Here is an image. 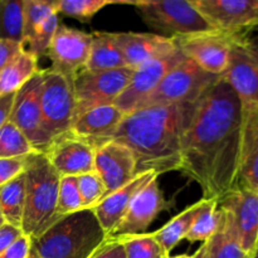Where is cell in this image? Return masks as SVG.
<instances>
[{
    "instance_id": "obj_33",
    "label": "cell",
    "mask_w": 258,
    "mask_h": 258,
    "mask_svg": "<svg viewBox=\"0 0 258 258\" xmlns=\"http://www.w3.org/2000/svg\"><path fill=\"white\" fill-rule=\"evenodd\" d=\"M111 4L112 0H57V12L76 18L83 23H90L100 10Z\"/></svg>"
},
{
    "instance_id": "obj_35",
    "label": "cell",
    "mask_w": 258,
    "mask_h": 258,
    "mask_svg": "<svg viewBox=\"0 0 258 258\" xmlns=\"http://www.w3.org/2000/svg\"><path fill=\"white\" fill-rule=\"evenodd\" d=\"M77 183L85 209H92L107 196V189L96 171L78 175Z\"/></svg>"
},
{
    "instance_id": "obj_49",
    "label": "cell",
    "mask_w": 258,
    "mask_h": 258,
    "mask_svg": "<svg viewBox=\"0 0 258 258\" xmlns=\"http://www.w3.org/2000/svg\"><path fill=\"white\" fill-rule=\"evenodd\" d=\"M256 29H258V28H256Z\"/></svg>"
},
{
    "instance_id": "obj_14",
    "label": "cell",
    "mask_w": 258,
    "mask_h": 258,
    "mask_svg": "<svg viewBox=\"0 0 258 258\" xmlns=\"http://www.w3.org/2000/svg\"><path fill=\"white\" fill-rule=\"evenodd\" d=\"M176 48L211 75L223 76L228 66L232 35L212 30L174 38Z\"/></svg>"
},
{
    "instance_id": "obj_7",
    "label": "cell",
    "mask_w": 258,
    "mask_h": 258,
    "mask_svg": "<svg viewBox=\"0 0 258 258\" xmlns=\"http://www.w3.org/2000/svg\"><path fill=\"white\" fill-rule=\"evenodd\" d=\"M40 92L43 128L52 143L71 133L76 113L73 80L49 68L42 71Z\"/></svg>"
},
{
    "instance_id": "obj_44",
    "label": "cell",
    "mask_w": 258,
    "mask_h": 258,
    "mask_svg": "<svg viewBox=\"0 0 258 258\" xmlns=\"http://www.w3.org/2000/svg\"><path fill=\"white\" fill-rule=\"evenodd\" d=\"M168 258H193V256H189V254H180V256H174V257H168Z\"/></svg>"
},
{
    "instance_id": "obj_46",
    "label": "cell",
    "mask_w": 258,
    "mask_h": 258,
    "mask_svg": "<svg viewBox=\"0 0 258 258\" xmlns=\"http://www.w3.org/2000/svg\"><path fill=\"white\" fill-rule=\"evenodd\" d=\"M5 222H4V219H3V216H2V213H0V226H3V224H4Z\"/></svg>"
},
{
    "instance_id": "obj_30",
    "label": "cell",
    "mask_w": 258,
    "mask_h": 258,
    "mask_svg": "<svg viewBox=\"0 0 258 258\" xmlns=\"http://www.w3.org/2000/svg\"><path fill=\"white\" fill-rule=\"evenodd\" d=\"M38 153L27 136L10 121L0 127V159L27 158Z\"/></svg>"
},
{
    "instance_id": "obj_25",
    "label": "cell",
    "mask_w": 258,
    "mask_h": 258,
    "mask_svg": "<svg viewBox=\"0 0 258 258\" xmlns=\"http://www.w3.org/2000/svg\"><path fill=\"white\" fill-rule=\"evenodd\" d=\"M38 70V59L22 49L0 70V96L17 93Z\"/></svg>"
},
{
    "instance_id": "obj_27",
    "label": "cell",
    "mask_w": 258,
    "mask_h": 258,
    "mask_svg": "<svg viewBox=\"0 0 258 258\" xmlns=\"http://www.w3.org/2000/svg\"><path fill=\"white\" fill-rule=\"evenodd\" d=\"M202 206H203V198L193 206L184 209L181 213H179L169 223H166L163 228L153 232L156 241L160 243V246L163 247L166 253H170L178 246L179 242L185 238L189 229L191 228V224H193L197 214L201 211Z\"/></svg>"
},
{
    "instance_id": "obj_15",
    "label": "cell",
    "mask_w": 258,
    "mask_h": 258,
    "mask_svg": "<svg viewBox=\"0 0 258 258\" xmlns=\"http://www.w3.org/2000/svg\"><path fill=\"white\" fill-rule=\"evenodd\" d=\"M218 206L228 212L242 247L253 258L258 248V191L237 185L218 199Z\"/></svg>"
},
{
    "instance_id": "obj_24",
    "label": "cell",
    "mask_w": 258,
    "mask_h": 258,
    "mask_svg": "<svg viewBox=\"0 0 258 258\" xmlns=\"http://www.w3.org/2000/svg\"><path fill=\"white\" fill-rule=\"evenodd\" d=\"M126 62L113 33L95 32L92 34L90 55L85 70L111 71L125 68Z\"/></svg>"
},
{
    "instance_id": "obj_31",
    "label": "cell",
    "mask_w": 258,
    "mask_h": 258,
    "mask_svg": "<svg viewBox=\"0 0 258 258\" xmlns=\"http://www.w3.org/2000/svg\"><path fill=\"white\" fill-rule=\"evenodd\" d=\"M125 248L126 258H168L154 233L133 234L118 237Z\"/></svg>"
},
{
    "instance_id": "obj_20",
    "label": "cell",
    "mask_w": 258,
    "mask_h": 258,
    "mask_svg": "<svg viewBox=\"0 0 258 258\" xmlns=\"http://www.w3.org/2000/svg\"><path fill=\"white\" fill-rule=\"evenodd\" d=\"M125 116L115 105L100 106L78 116L73 121L71 134L87 141L96 150L111 141Z\"/></svg>"
},
{
    "instance_id": "obj_36",
    "label": "cell",
    "mask_w": 258,
    "mask_h": 258,
    "mask_svg": "<svg viewBox=\"0 0 258 258\" xmlns=\"http://www.w3.org/2000/svg\"><path fill=\"white\" fill-rule=\"evenodd\" d=\"M57 12L55 2L43 0H24V40L32 34L33 30L44 22L48 17Z\"/></svg>"
},
{
    "instance_id": "obj_17",
    "label": "cell",
    "mask_w": 258,
    "mask_h": 258,
    "mask_svg": "<svg viewBox=\"0 0 258 258\" xmlns=\"http://www.w3.org/2000/svg\"><path fill=\"white\" fill-rule=\"evenodd\" d=\"M95 171L102 179L107 194L118 190L138 176L133 151L112 140L95 150Z\"/></svg>"
},
{
    "instance_id": "obj_45",
    "label": "cell",
    "mask_w": 258,
    "mask_h": 258,
    "mask_svg": "<svg viewBox=\"0 0 258 258\" xmlns=\"http://www.w3.org/2000/svg\"><path fill=\"white\" fill-rule=\"evenodd\" d=\"M28 258H39V257H38L37 254H35V253H33V252H30L29 257H28Z\"/></svg>"
},
{
    "instance_id": "obj_32",
    "label": "cell",
    "mask_w": 258,
    "mask_h": 258,
    "mask_svg": "<svg viewBox=\"0 0 258 258\" xmlns=\"http://www.w3.org/2000/svg\"><path fill=\"white\" fill-rule=\"evenodd\" d=\"M58 25H59L58 13H54L48 17L44 22L40 23L33 30L32 34L24 40V49L34 55L37 59L40 55L47 54V50L52 43Z\"/></svg>"
},
{
    "instance_id": "obj_5",
    "label": "cell",
    "mask_w": 258,
    "mask_h": 258,
    "mask_svg": "<svg viewBox=\"0 0 258 258\" xmlns=\"http://www.w3.org/2000/svg\"><path fill=\"white\" fill-rule=\"evenodd\" d=\"M134 5L146 25L163 33L164 37L176 38L214 30L206 22L191 2L184 0H139Z\"/></svg>"
},
{
    "instance_id": "obj_19",
    "label": "cell",
    "mask_w": 258,
    "mask_h": 258,
    "mask_svg": "<svg viewBox=\"0 0 258 258\" xmlns=\"http://www.w3.org/2000/svg\"><path fill=\"white\" fill-rule=\"evenodd\" d=\"M116 43L125 58L126 67H141L156 58L164 57L176 49L174 38L153 33H113Z\"/></svg>"
},
{
    "instance_id": "obj_43",
    "label": "cell",
    "mask_w": 258,
    "mask_h": 258,
    "mask_svg": "<svg viewBox=\"0 0 258 258\" xmlns=\"http://www.w3.org/2000/svg\"><path fill=\"white\" fill-rule=\"evenodd\" d=\"M193 258H208V256H207V243L206 242H204V243L202 244L198 249H197L196 253L193 254Z\"/></svg>"
},
{
    "instance_id": "obj_10",
    "label": "cell",
    "mask_w": 258,
    "mask_h": 258,
    "mask_svg": "<svg viewBox=\"0 0 258 258\" xmlns=\"http://www.w3.org/2000/svg\"><path fill=\"white\" fill-rule=\"evenodd\" d=\"M193 7L217 32L228 35L258 28V0H190Z\"/></svg>"
},
{
    "instance_id": "obj_12",
    "label": "cell",
    "mask_w": 258,
    "mask_h": 258,
    "mask_svg": "<svg viewBox=\"0 0 258 258\" xmlns=\"http://www.w3.org/2000/svg\"><path fill=\"white\" fill-rule=\"evenodd\" d=\"M184 58L185 55L176 48L174 52L150 60L134 70L130 82L113 105L120 108L125 115L138 110L160 85L166 73L170 72Z\"/></svg>"
},
{
    "instance_id": "obj_34",
    "label": "cell",
    "mask_w": 258,
    "mask_h": 258,
    "mask_svg": "<svg viewBox=\"0 0 258 258\" xmlns=\"http://www.w3.org/2000/svg\"><path fill=\"white\" fill-rule=\"evenodd\" d=\"M82 209L85 208L78 190L77 176H60L59 188H58L57 216L60 218Z\"/></svg>"
},
{
    "instance_id": "obj_6",
    "label": "cell",
    "mask_w": 258,
    "mask_h": 258,
    "mask_svg": "<svg viewBox=\"0 0 258 258\" xmlns=\"http://www.w3.org/2000/svg\"><path fill=\"white\" fill-rule=\"evenodd\" d=\"M222 76L211 75L198 64L184 58L175 66L143 102L141 107L156 105H185L196 103L204 92Z\"/></svg>"
},
{
    "instance_id": "obj_47",
    "label": "cell",
    "mask_w": 258,
    "mask_h": 258,
    "mask_svg": "<svg viewBox=\"0 0 258 258\" xmlns=\"http://www.w3.org/2000/svg\"><path fill=\"white\" fill-rule=\"evenodd\" d=\"M252 38H253V40H254V42H256L257 44H258V37H256V38H254V37H252Z\"/></svg>"
},
{
    "instance_id": "obj_29",
    "label": "cell",
    "mask_w": 258,
    "mask_h": 258,
    "mask_svg": "<svg viewBox=\"0 0 258 258\" xmlns=\"http://www.w3.org/2000/svg\"><path fill=\"white\" fill-rule=\"evenodd\" d=\"M218 199L203 198V206L197 214L185 239H188L190 243H196V242H203L204 243V242H207L216 232L217 226H218Z\"/></svg>"
},
{
    "instance_id": "obj_42",
    "label": "cell",
    "mask_w": 258,
    "mask_h": 258,
    "mask_svg": "<svg viewBox=\"0 0 258 258\" xmlns=\"http://www.w3.org/2000/svg\"><path fill=\"white\" fill-rule=\"evenodd\" d=\"M15 93L0 96V127L9 121L12 113L13 103H14Z\"/></svg>"
},
{
    "instance_id": "obj_16",
    "label": "cell",
    "mask_w": 258,
    "mask_h": 258,
    "mask_svg": "<svg viewBox=\"0 0 258 258\" xmlns=\"http://www.w3.org/2000/svg\"><path fill=\"white\" fill-rule=\"evenodd\" d=\"M168 208L169 204L164 198L156 176L134 197L113 236L122 237L146 233V229L155 221L156 217Z\"/></svg>"
},
{
    "instance_id": "obj_21",
    "label": "cell",
    "mask_w": 258,
    "mask_h": 258,
    "mask_svg": "<svg viewBox=\"0 0 258 258\" xmlns=\"http://www.w3.org/2000/svg\"><path fill=\"white\" fill-rule=\"evenodd\" d=\"M156 176L159 175L154 171L138 174L134 180L118 190L107 194L97 206L93 207V213L107 236H113L116 228L125 217L134 197Z\"/></svg>"
},
{
    "instance_id": "obj_48",
    "label": "cell",
    "mask_w": 258,
    "mask_h": 258,
    "mask_svg": "<svg viewBox=\"0 0 258 258\" xmlns=\"http://www.w3.org/2000/svg\"><path fill=\"white\" fill-rule=\"evenodd\" d=\"M253 258H258V248H257V251H256V254H254V257Z\"/></svg>"
},
{
    "instance_id": "obj_9",
    "label": "cell",
    "mask_w": 258,
    "mask_h": 258,
    "mask_svg": "<svg viewBox=\"0 0 258 258\" xmlns=\"http://www.w3.org/2000/svg\"><path fill=\"white\" fill-rule=\"evenodd\" d=\"M223 80L233 88L242 107L258 103V44L249 33L232 35Z\"/></svg>"
},
{
    "instance_id": "obj_23",
    "label": "cell",
    "mask_w": 258,
    "mask_h": 258,
    "mask_svg": "<svg viewBox=\"0 0 258 258\" xmlns=\"http://www.w3.org/2000/svg\"><path fill=\"white\" fill-rule=\"evenodd\" d=\"M218 226L213 236L206 242L208 258H252L239 242L231 216L218 206Z\"/></svg>"
},
{
    "instance_id": "obj_38",
    "label": "cell",
    "mask_w": 258,
    "mask_h": 258,
    "mask_svg": "<svg viewBox=\"0 0 258 258\" xmlns=\"http://www.w3.org/2000/svg\"><path fill=\"white\" fill-rule=\"evenodd\" d=\"M90 258H126V253L121 239L116 236H108Z\"/></svg>"
},
{
    "instance_id": "obj_2",
    "label": "cell",
    "mask_w": 258,
    "mask_h": 258,
    "mask_svg": "<svg viewBox=\"0 0 258 258\" xmlns=\"http://www.w3.org/2000/svg\"><path fill=\"white\" fill-rule=\"evenodd\" d=\"M196 103L156 105L127 113L111 140L133 151L138 174L181 169V140Z\"/></svg>"
},
{
    "instance_id": "obj_8",
    "label": "cell",
    "mask_w": 258,
    "mask_h": 258,
    "mask_svg": "<svg viewBox=\"0 0 258 258\" xmlns=\"http://www.w3.org/2000/svg\"><path fill=\"white\" fill-rule=\"evenodd\" d=\"M133 73L134 70L128 67L111 71L82 70L78 72L73 78L75 120L92 108L113 105L128 85Z\"/></svg>"
},
{
    "instance_id": "obj_4",
    "label": "cell",
    "mask_w": 258,
    "mask_h": 258,
    "mask_svg": "<svg viewBox=\"0 0 258 258\" xmlns=\"http://www.w3.org/2000/svg\"><path fill=\"white\" fill-rule=\"evenodd\" d=\"M24 173L25 208L22 232L35 239L59 219L57 201L60 176L43 153L27 156Z\"/></svg>"
},
{
    "instance_id": "obj_11",
    "label": "cell",
    "mask_w": 258,
    "mask_h": 258,
    "mask_svg": "<svg viewBox=\"0 0 258 258\" xmlns=\"http://www.w3.org/2000/svg\"><path fill=\"white\" fill-rule=\"evenodd\" d=\"M42 82V71H39L15 93L9 118L10 122L14 123L27 136L38 153H44L52 144V140L43 128L40 108Z\"/></svg>"
},
{
    "instance_id": "obj_26",
    "label": "cell",
    "mask_w": 258,
    "mask_h": 258,
    "mask_svg": "<svg viewBox=\"0 0 258 258\" xmlns=\"http://www.w3.org/2000/svg\"><path fill=\"white\" fill-rule=\"evenodd\" d=\"M25 208V173L0 188V213L5 223L22 229Z\"/></svg>"
},
{
    "instance_id": "obj_18",
    "label": "cell",
    "mask_w": 258,
    "mask_h": 258,
    "mask_svg": "<svg viewBox=\"0 0 258 258\" xmlns=\"http://www.w3.org/2000/svg\"><path fill=\"white\" fill-rule=\"evenodd\" d=\"M43 154L59 176H78L95 171V149L71 133L53 141Z\"/></svg>"
},
{
    "instance_id": "obj_40",
    "label": "cell",
    "mask_w": 258,
    "mask_h": 258,
    "mask_svg": "<svg viewBox=\"0 0 258 258\" xmlns=\"http://www.w3.org/2000/svg\"><path fill=\"white\" fill-rule=\"evenodd\" d=\"M20 236H23V232L20 228L14 226L4 223L0 226V254L8 248L12 243H14Z\"/></svg>"
},
{
    "instance_id": "obj_13",
    "label": "cell",
    "mask_w": 258,
    "mask_h": 258,
    "mask_svg": "<svg viewBox=\"0 0 258 258\" xmlns=\"http://www.w3.org/2000/svg\"><path fill=\"white\" fill-rule=\"evenodd\" d=\"M91 42L92 34L64 24L58 25L47 50L52 63L49 70L73 80L78 72L85 70L90 55Z\"/></svg>"
},
{
    "instance_id": "obj_39",
    "label": "cell",
    "mask_w": 258,
    "mask_h": 258,
    "mask_svg": "<svg viewBox=\"0 0 258 258\" xmlns=\"http://www.w3.org/2000/svg\"><path fill=\"white\" fill-rule=\"evenodd\" d=\"M30 252H32V239L23 234L0 254V258H28Z\"/></svg>"
},
{
    "instance_id": "obj_3",
    "label": "cell",
    "mask_w": 258,
    "mask_h": 258,
    "mask_svg": "<svg viewBox=\"0 0 258 258\" xmlns=\"http://www.w3.org/2000/svg\"><path fill=\"white\" fill-rule=\"evenodd\" d=\"M107 237L92 209H82L32 239V252L39 258H90Z\"/></svg>"
},
{
    "instance_id": "obj_1",
    "label": "cell",
    "mask_w": 258,
    "mask_h": 258,
    "mask_svg": "<svg viewBox=\"0 0 258 258\" xmlns=\"http://www.w3.org/2000/svg\"><path fill=\"white\" fill-rule=\"evenodd\" d=\"M242 103L219 78L194 106L181 140V169L201 185L204 199H221L237 186Z\"/></svg>"
},
{
    "instance_id": "obj_37",
    "label": "cell",
    "mask_w": 258,
    "mask_h": 258,
    "mask_svg": "<svg viewBox=\"0 0 258 258\" xmlns=\"http://www.w3.org/2000/svg\"><path fill=\"white\" fill-rule=\"evenodd\" d=\"M27 158L0 159V188L24 173Z\"/></svg>"
},
{
    "instance_id": "obj_41",
    "label": "cell",
    "mask_w": 258,
    "mask_h": 258,
    "mask_svg": "<svg viewBox=\"0 0 258 258\" xmlns=\"http://www.w3.org/2000/svg\"><path fill=\"white\" fill-rule=\"evenodd\" d=\"M22 49H24V44L22 43L0 39V70Z\"/></svg>"
},
{
    "instance_id": "obj_28",
    "label": "cell",
    "mask_w": 258,
    "mask_h": 258,
    "mask_svg": "<svg viewBox=\"0 0 258 258\" xmlns=\"http://www.w3.org/2000/svg\"><path fill=\"white\" fill-rule=\"evenodd\" d=\"M0 39L24 44V0H0Z\"/></svg>"
},
{
    "instance_id": "obj_22",
    "label": "cell",
    "mask_w": 258,
    "mask_h": 258,
    "mask_svg": "<svg viewBox=\"0 0 258 258\" xmlns=\"http://www.w3.org/2000/svg\"><path fill=\"white\" fill-rule=\"evenodd\" d=\"M242 110L237 185L258 191V103L242 107Z\"/></svg>"
}]
</instances>
